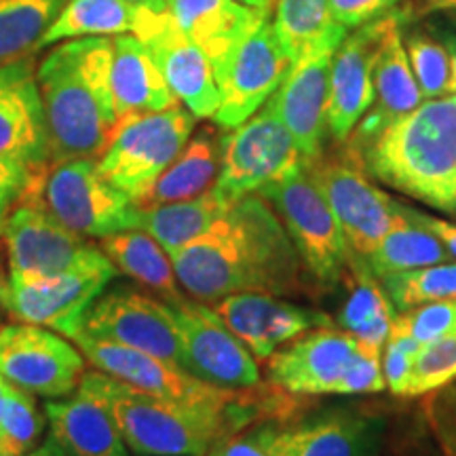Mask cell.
Returning <instances> with one entry per match:
<instances>
[{
	"mask_svg": "<svg viewBox=\"0 0 456 456\" xmlns=\"http://www.w3.org/2000/svg\"><path fill=\"white\" fill-rule=\"evenodd\" d=\"M273 28L294 64L319 51H336L346 28L330 13L328 0H273Z\"/></svg>",
	"mask_w": 456,
	"mask_h": 456,
	"instance_id": "obj_29",
	"label": "cell"
},
{
	"mask_svg": "<svg viewBox=\"0 0 456 456\" xmlns=\"http://www.w3.org/2000/svg\"><path fill=\"white\" fill-rule=\"evenodd\" d=\"M134 37L146 45L171 94L197 118H212L220 106V91L214 68L167 11H140Z\"/></svg>",
	"mask_w": 456,
	"mask_h": 456,
	"instance_id": "obj_14",
	"label": "cell"
},
{
	"mask_svg": "<svg viewBox=\"0 0 456 456\" xmlns=\"http://www.w3.org/2000/svg\"><path fill=\"white\" fill-rule=\"evenodd\" d=\"M85 374V355L49 328L20 323L0 330V376L30 395L61 399Z\"/></svg>",
	"mask_w": 456,
	"mask_h": 456,
	"instance_id": "obj_12",
	"label": "cell"
},
{
	"mask_svg": "<svg viewBox=\"0 0 456 456\" xmlns=\"http://www.w3.org/2000/svg\"><path fill=\"white\" fill-rule=\"evenodd\" d=\"M78 332L129 346L180 366V336L167 302L134 289L102 292L85 313ZM77 332V334H78Z\"/></svg>",
	"mask_w": 456,
	"mask_h": 456,
	"instance_id": "obj_13",
	"label": "cell"
},
{
	"mask_svg": "<svg viewBox=\"0 0 456 456\" xmlns=\"http://www.w3.org/2000/svg\"><path fill=\"white\" fill-rule=\"evenodd\" d=\"M383 289L397 311H408L425 302L456 298V262L397 273L383 279Z\"/></svg>",
	"mask_w": 456,
	"mask_h": 456,
	"instance_id": "obj_35",
	"label": "cell"
},
{
	"mask_svg": "<svg viewBox=\"0 0 456 456\" xmlns=\"http://www.w3.org/2000/svg\"><path fill=\"white\" fill-rule=\"evenodd\" d=\"M24 456H70L66 452L64 448L57 444L53 437L51 440H47L45 444H41V446H37L34 450H30V452L24 454Z\"/></svg>",
	"mask_w": 456,
	"mask_h": 456,
	"instance_id": "obj_46",
	"label": "cell"
},
{
	"mask_svg": "<svg viewBox=\"0 0 456 456\" xmlns=\"http://www.w3.org/2000/svg\"><path fill=\"white\" fill-rule=\"evenodd\" d=\"M167 9L175 26L203 51L212 68L271 15V11L248 7L239 0H167Z\"/></svg>",
	"mask_w": 456,
	"mask_h": 456,
	"instance_id": "obj_25",
	"label": "cell"
},
{
	"mask_svg": "<svg viewBox=\"0 0 456 456\" xmlns=\"http://www.w3.org/2000/svg\"><path fill=\"white\" fill-rule=\"evenodd\" d=\"M385 420L372 414L334 410L298 425H281L273 456H379Z\"/></svg>",
	"mask_w": 456,
	"mask_h": 456,
	"instance_id": "obj_23",
	"label": "cell"
},
{
	"mask_svg": "<svg viewBox=\"0 0 456 456\" xmlns=\"http://www.w3.org/2000/svg\"><path fill=\"white\" fill-rule=\"evenodd\" d=\"M70 340L77 342L78 349L95 370L148 395L182 403H208L224 399L232 391L203 383L182 370L178 363L165 362L151 353L114 345V342L94 338L83 332L74 334Z\"/></svg>",
	"mask_w": 456,
	"mask_h": 456,
	"instance_id": "obj_16",
	"label": "cell"
},
{
	"mask_svg": "<svg viewBox=\"0 0 456 456\" xmlns=\"http://www.w3.org/2000/svg\"><path fill=\"white\" fill-rule=\"evenodd\" d=\"M436 37L440 38L444 47H446L450 60V94H456V30L448 28H433Z\"/></svg>",
	"mask_w": 456,
	"mask_h": 456,
	"instance_id": "obj_45",
	"label": "cell"
},
{
	"mask_svg": "<svg viewBox=\"0 0 456 456\" xmlns=\"http://www.w3.org/2000/svg\"><path fill=\"white\" fill-rule=\"evenodd\" d=\"M180 336V368L220 389L260 385L258 359L224 326L218 313L199 300L171 306Z\"/></svg>",
	"mask_w": 456,
	"mask_h": 456,
	"instance_id": "obj_11",
	"label": "cell"
},
{
	"mask_svg": "<svg viewBox=\"0 0 456 456\" xmlns=\"http://www.w3.org/2000/svg\"><path fill=\"white\" fill-rule=\"evenodd\" d=\"M357 155L385 186L454 214L456 94L420 102Z\"/></svg>",
	"mask_w": 456,
	"mask_h": 456,
	"instance_id": "obj_3",
	"label": "cell"
},
{
	"mask_svg": "<svg viewBox=\"0 0 456 456\" xmlns=\"http://www.w3.org/2000/svg\"><path fill=\"white\" fill-rule=\"evenodd\" d=\"M302 163L292 134L266 102L254 117L222 138V163L214 188L226 201L235 203Z\"/></svg>",
	"mask_w": 456,
	"mask_h": 456,
	"instance_id": "obj_10",
	"label": "cell"
},
{
	"mask_svg": "<svg viewBox=\"0 0 456 456\" xmlns=\"http://www.w3.org/2000/svg\"><path fill=\"white\" fill-rule=\"evenodd\" d=\"M4 387H7V380H4L3 376H0V397H3V393H4Z\"/></svg>",
	"mask_w": 456,
	"mask_h": 456,
	"instance_id": "obj_51",
	"label": "cell"
},
{
	"mask_svg": "<svg viewBox=\"0 0 456 456\" xmlns=\"http://www.w3.org/2000/svg\"><path fill=\"white\" fill-rule=\"evenodd\" d=\"M37 171L38 169H30L21 163L9 161V159H0V235L4 232L11 214L30 191Z\"/></svg>",
	"mask_w": 456,
	"mask_h": 456,
	"instance_id": "obj_41",
	"label": "cell"
},
{
	"mask_svg": "<svg viewBox=\"0 0 456 456\" xmlns=\"http://www.w3.org/2000/svg\"><path fill=\"white\" fill-rule=\"evenodd\" d=\"M437 9H456V0H440Z\"/></svg>",
	"mask_w": 456,
	"mask_h": 456,
	"instance_id": "obj_50",
	"label": "cell"
},
{
	"mask_svg": "<svg viewBox=\"0 0 456 456\" xmlns=\"http://www.w3.org/2000/svg\"><path fill=\"white\" fill-rule=\"evenodd\" d=\"M380 349L362 345L357 340V353L336 385L334 395H362V393H380L387 389Z\"/></svg>",
	"mask_w": 456,
	"mask_h": 456,
	"instance_id": "obj_39",
	"label": "cell"
},
{
	"mask_svg": "<svg viewBox=\"0 0 456 456\" xmlns=\"http://www.w3.org/2000/svg\"><path fill=\"white\" fill-rule=\"evenodd\" d=\"M140 11L127 0H66L60 15L38 45V51L74 38H112L118 34H134L140 21Z\"/></svg>",
	"mask_w": 456,
	"mask_h": 456,
	"instance_id": "obj_32",
	"label": "cell"
},
{
	"mask_svg": "<svg viewBox=\"0 0 456 456\" xmlns=\"http://www.w3.org/2000/svg\"><path fill=\"white\" fill-rule=\"evenodd\" d=\"M258 195L275 209L306 271L319 285L334 288L349 275L353 252L309 165L302 163L283 178L269 182Z\"/></svg>",
	"mask_w": 456,
	"mask_h": 456,
	"instance_id": "obj_5",
	"label": "cell"
},
{
	"mask_svg": "<svg viewBox=\"0 0 456 456\" xmlns=\"http://www.w3.org/2000/svg\"><path fill=\"white\" fill-rule=\"evenodd\" d=\"M0 289H3V283H0Z\"/></svg>",
	"mask_w": 456,
	"mask_h": 456,
	"instance_id": "obj_52",
	"label": "cell"
},
{
	"mask_svg": "<svg viewBox=\"0 0 456 456\" xmlns=\"http://www.w3.org/2000/svg\"><path fill=\"white\" fill-rule=\"evenodd\" d=\"M9 277L20 281H49L77 271L112 269L102 248L66 228L41 205L21 201L4 226Z\"/></svg>",
	"mask_w": 456,
	"mask_h": 456,
	"instance_id": "obj_7",
	"label": "cell"
},
{
	"mask_svg": "<svg viewBox=\"0 0 456 456\" xmlns=\"http://www.w3.org/2000/svg\"><path fill=\"white\" fill-rule=\"evenodd\" d=\"M399 11H389L349 34L332 57L328 98V131L338 144L351 138L374 102L372 68L380 38Z\"/></svg>",
	"mask_w": 456,
	"mask_h": 456,
	"instance_id": "obj_19",
	"label": "cell"
},
{
	"mask_svg": "<svg viewBox=\"0 0 456 456\" xmlns=\"http://www.w3.org/2000/svg\"><path fill=\"white\" fill-rule=\"evenodd\" d=\"M222 138L224 135L214 125H203L195 135H191L180 155L163 171L138 208L188 201L214 188L222 163Z\"/></svg>",
	"mask_w": 456,
	"mask_h": 456,
	"instance_id": "obj_27",
	"label": "cell"
},
{
	"mask_svg": "<svg viewBox=\"0 0 456 456\" xmlns=\"http://www.w3.org/2000/svg\"><path fill=\"white\" fill-rule=\"evenodd\" d=\"M414 78L425 100L450 94V60L442 41L429 32H410L403 41Z\"/></svg>",
	"mask_w": 456,
	"mask_h": 456,
	"instance_id": "obj_36",
	"label": "cell"
},
{
	"mask_svg": "<svg viewBox=\"0 0 456 456\" xmlns=\"http://www.w3.org/2000/svg\"><path fill=\"white\" fill-rule=\"evenodd\" d=\"M231 205L216 188H209L208 192L188 201L138 208L135 228L155 237L165 252L174 254L175 249L203 235L216 220L226 214Z\"/></svg>",
	"mask_w": 456,
	"mask_h": 456,
	"instance_id": "obj_30",
	"label": "cell"
},
{
	"mask_svg": "<svg viewBox=\"0 0 456 456\" xmlns=\"http://www.w3.org/2000/svg\"><path fill=\"white\" fill-rule=\"evenodd\" d=\"M402 15L403 11H399L380 38L379 49H376L372 68L374 102L362 117V121L357 123V127L353 129L351 138L345 142L355 152H362L391 123L406 117L423 102V94H420L406 47H403Z\"/></svg>",
	"mask_w": 456,
	"mask_h": 456,
	"instance_id": "obj_22",
	"label": "cell"
},
{
	"mask_svg": "<svg viewBox=\"0 0 456 456\" xmlns=\"http://www.w3.org/2000/svg\"><path fill=\"white\" fill-rule=\"evenodd\" d=\"M100 241L102 252L123 275L134 279L148 292H155L169 306L184 300L169 254L155 237L140 228H131V231L102 237Z\"/></svg>",
	"mask_w": 456,
	"mask_h": 456,
	"instance_id": "obj_28",
	"label": "cell"
},
{
	"mask_svg": "<svg viewBox=\"0 0 456 456\" xmlns=\"http://www.w3.org/2000/svg\"><path fill=\"white\" fill-rule=\"evenodd\" d=\"M328 3L334 20L349 30V28H359L376 17L387 15L402 0H328Z\"/></svg>",
	"mask_w": 456,
	"mask_h": 456,
	"instance_id": "obj_42",
	"label": "cell"
},
{
	"mask_svg": "<svg viewBox=\"0 0 456 456\" xmlns=\"http://www.w3.org/2000/svg\"><path fill=\"white\" fill-rule=\"evenodd\" d=\"M269 17L214 68L220 106L212 118L220 129L231 131L254 117L294 68Z\"/></svg>",
	"mask_w": 456,
	"mask_h": 456,
	"instance_id": "obj_9",
	"label": "cell"
},
{
	"mask_svg": "<svg viewBox=\"0 0 456 456\" xmlns=\"http://www.w3.org/2000/svg\"><path fill=\"white\" fill-rule=\"evenodd\" d=\"M212 309L258 362H266L296 336L315 328L334 326L328 313L306 309L281 296L262 292L231 294L214 302Z\"/></svg>",
	"mask_w": 456,
	"mask_h": 456,
	"instance_id": "obj_17",
	"label": "cell"
},
{
	"mask_svg": "<svg viewBox=\"0 0 456 456\" xmlns=\"http://www.w3.org/2000/svg\"><path fill=\"white\" fill-rule=\"evenodd\" d=\"M402 208H403V212H406L410 218L416 222V224L427 228L431 235H436L437 239H440V241L446 245L450 256L456 258V224H452V222L442 220V218H436V216H431V214L420 212V209L406 208L403 203H402Z\"/></svg>",
	"mask_w": 456,
	"mask_h": 456,
	"instance_id": "obj_44",
	"label": "cell"
},
{
	"mask_svg": "<svg viewBox=\"0 0 456 456\" xmlns=\"http://www.w3.org/2000/svg\"><path fill=\"white\" fill-rule=\"evenodd\" d=\"M0 159L30 169L51 163L47 121L30 55L0 64Z\"/></svg>",
	"mask_w": 456,
	"mask_h": 456,
	"instance_id": "obj_20",
	"label": "cell"
},
{
	"mask_svg": "<svg viewBox=\"0 0 456 456\" xmlns=\"http://www.w3.org/2000/svg\"><path fill=\"white\" fill-rule=\"evenodd\" d=\"M180 288L214 305L231 294L305 296L306 266L275 209L258 192L226 209L203 235L169 254Z\"/></svg>",
	"mask_w": 456,
	"mask_h": 456,
	"instance_id": "obj_1",
	"label": "cell"
},
{
	"mask_svg": "<svg viewBox=\"0 0 456 456\" xmlns=\"http://www.w3.org/2000/svg\"><path fill=\"white\" fill-rule=\"evenodd\" d=\"M195 123V114L182 104L121 118L98 167L138 205L191 140Z\"/></svg>",
	"mask_w": 456,
	"mask_h": 456,
	"instance_id": "obj_6",
	"label": "cell"
},
{
	"mask_svg": "<svg viewBox=\"0 0 456 456\" xmlns=\"http://www.w3.org/2000/svg\"><path fill=\"white\" fill-rule=\"evenodd\" d=\"M117 275V269L77 271L49 281H20L7 279L0 289V305L20 323L45 326L72 338L83 326V317L106 285Z\"/></svg>",
	"mask_w": 456,
	"mask_h": 456,
	"instance_id": "obj_15",
	"label": "cell"
},
{
	"mask_svg": "<svg viewBox=\"0 0 456 456\" xmlns=\"http://www.w3.org/2000/svg\"><path fill=\"white\" fill-rule=\"evenodd\" d=\"M45 416L51 437L70 456H129L104 399L81 385L72 397L45 403Z\"/></svg>",
	"mask_w": 456,
	"mask_h": 456,
	"instance_id": "obj_24",
	"label": "cell"
},
{
	"mask_svg": "<svg viewBox=\"0 0 456 456\" xmlns=\"http://www.w3.org/2000/svg\"><path fill=\"white\" fill-rule=\"evenodd\" d=\"M283 423L262 420L222 437L205 456H273V437Z\"/></svg>",
	"mask_w": 456,
	"mask_h": 456,
	"instance_id": "obj_40",
	"label": "cell"
},
{
	"mask_svg": "<svg viewBox=\"0 0 456 456\" xmlns=\"http://www.w3.org/2000/svg\"><path fill=\"white\" fill-rule=\"evenodd\" d=\"M357 353V338L326 326L296 336L266 359L269 383L292 395H334L336 385Z\"/></svg>",
	"mask_w": 456,
	"mask_h": 456,
	"instance_id": "obj_18",
	"label": "cell"
},
{
	"mask_svg": "<svg viewBox=\"0 0 456 456\" xmlns=\"http://www.w3.org/2000/svg\"><path fill=\"white\" fill-rule=\"evenodd\" d=\"M239 3L248 4V7L260 9V11H271V7H273V0H239Z\"/></svg>",
	"mask_w": 456,
	"mask_h": 456,
	"instance_id": "obj_48",
	"label": "cell"
},
{
	"mask_svg": "<svg viewBox=\"0 0 456 456\" xmlns=\"http://www.w3.org/2000/svg\"><path fill=\"white\" fill-rule=\"evenodd\" d=\"M306 165L332 208L349 249L368 258L393 224L395 199L372 184L362 157L349 144L332 155L322 152Z\"/></svg>",
	"mask_w": 456,
	"mask_h": 456,
	"instance_id": "obj_8",
	"label": "cell"
},
{
	"mask_svg": "<svg viewBox=\"0 0 456 456\" xmlns=\"http://www.w3.org/2000/svg\"><path fill=\"white\" fill-rule=\"evenodd\" d=\"M129 4L138 9H151V11H167V0H127Z\"/></svg>",
	"mask_w": 456,
	"mask_h": 456,
	"instance_id": "obj_47",
	"label": "cell"
},
{
	"mask_svg": "<svg viewBox=\"0 0 456 456\" xmlns=\"http://www.w3.org/2000/svg\"><path fill=\"white\" fill-rule=\"evenodd\" d=\"M456 380V334L423 345L414 357L408 395H425Z\"/></svg>",
	"mask_w": 456,
	"mask_h": 456,
	"instance_id": "obj_37",
	"label": "cell"
},
{
	"mask_svg": "<svg viewBox=\"0 0 456 456\" xmlns=\"http://www.w3.org/2000/svg\"><path fill=\"white\" fill-rule=\"evenodd\" d=\"M24 201L41 205L83 237L131 231L138 222V205L106 180L95 159H70L38 169Z\"/></svg>",
	"mask_w": 456,
	"mask_h": 456,
	"instance_id": "obj_4",
	"label": "cell"
},
{
	"mask_svg": "<svg viewBox=\"0 0 456 456\" xmlns=\"http://www.w3.org/2000/svg\"><path fill=\"white\" fill-rule=\"evenodd\" d=\"M380 363H383V376H385L387 387H389V391L393 395L406 397L414 357L403 351L395 340L387 338L383 353H380Z\"/></svg>",
	"mask_w": 456,
	"mask_h": 456,
	"instance_id": "obj_43",
	"label": "cell"
},
{
	"mask_svg": "<svg viewBox=\"0 0 456 456\" xmlns=\"http://www.w3.org/2000/svg\"><path fill=\"white\" fill-rule=\"evenodd\" d=\"M391 330L410 336L420 345L456 334V298L425 302L393 317Z\"/></svg>",
	"mask_w": 456,
	"mask_h": 456,
	"instance_id": "obj_38",
	"label": "cell"
},
{
	"mask_svg": "<svg viewBox=\"0 0 456 456\" xmlns=\"http://www.w3.org/2000/svg\"><path fill=\"white\" fill-rule=\"evenodd\" d=\"M450 252L440 239L431 235L427 228L410 218L403 212L402 203L395 201V218L379 248L368 256L366 265L372 275L383 281V279L397 275V273H408L423 269V266L450 262Z\"/></svg>",
	"mask_w": 456,
	"mask_h": 456,
	"instance_id": "obj_31",
	"label": "cell"
},
{
	"mask_svg": "<svg viewBox=\"0 0 456 456\" xmlns=\"http://www.w3.org/2000/svg\"><path fill=\"white\" fill-rule=\"evenodd\" d=\"M420 3V11H437V4H440V0H419Z\"/></svg>",
	"mask_w": 456,
	"mask_h": 456,
	"instance_id": "obj_49",
	"label": "cell"
},
{
	"mask_svg": "<svg viewBox=\"0 0 456 456\" xmlns=\"http://www.w3.org/2000/svg\"><path fill=\"white\" fill-rule=\"evenodd\" d=\"M45 419L30 393L9 385L0 397V456H24L37 448Z\"/></svg>",
	"mask_w": 456,
	"mask_h": 456,
	"instance_id": "obj_34",
	"label": "cell"
},
{
	"mask_svg": "<svg viewBox=\"0 0 456 456\" xmlns=\"http://www.w3.org/2000/svg\"><path fill=\"white\" fill-rule=\"evenodd\" d=\"M334 53L319 51L302 57L269 100L279 121L292 134L305 163L315 161L323 152Z\"/></svg>",
	"mask_w": 456,
	"mask_h": 456,
	"instance_id": "obj_21",
	"label": "cell"
},
{
	"mask_svg": "<svg viewBox=\"0 0 456 456\" xmlns=\"http://www.w3.org/2000/svg\"><path fill=\"white\" fill-rule=\"evenodd\" d=\"M110 81L118 118L159 112L180 104L165 83L155 57L138 37H112Z\"/></svg>",
	"mask_w": 456,
	"mask_h": 456,
	"instance_id": "obj_26",
	"label": "cell"
},
{
	"mask_svg": "<svg viewBox=\"0 0 456 456\" xmlns=\"http://www.w3.org/2000/svg\"><path fill=\"white\" fill-rule=\"evenodd\" d=\"M110 68L112 38L108 37L66 41L37 66L51 163L95 159L110 144L121 123Z\"/></svg>",
	"mask_w": 456,
	"mask_h": 456,
	"instance_id": "obj_2",
	"label": "cell"
},
{
	"mask_svg": "<svg viewBox=\"0 0 456 456\" xmlns=\"http://www.w3.org/2000/svg\"><path fill=\"white\" fill-rule=\"evenodd\" d=\"M66 0H0V64L38 51Z\"/></svg>",
	"mask_w": 456,
	"mask_h": 456,
	"instance_id": "obj_33",
	"label": "cell"
}]
</instances>
